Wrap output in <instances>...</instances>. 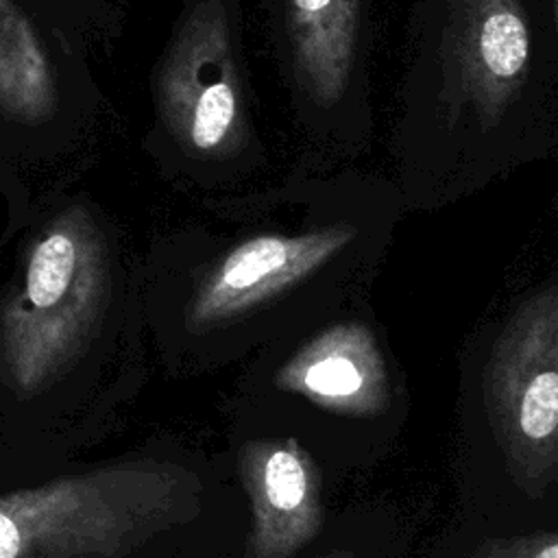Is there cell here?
<instances>
[{
	"label": "cell",
	"mask_w": 558,
	"mask_h": 558,
	"mask_svg": "<svg viewBox=\"0 0 558 558\" xmlns=\"http://www.w3.org/2000/svg\"><path fill=\"white\" fill-rule=\"evenodd\" d=\"M388 148L447 196L558 148V0H412Z\"/></svg>",
	"instance_id": "6da1fadb"
},
{
	"label": "cell",
	"mask_w": 558,
	"mask_h": 558,
	"mask_svg": "<svg viewBox=\"0 0 558 558\" xmlns=\"http://www.w3.org/2000/svg\"><path fill=\"white\" fill-rule=\"evenodd\" d=\"M244 17V0H181L148 81L144 148L163 172L214 183L266 161Z\"/></svg>",
	"instance_id": "7a4b0ae2"
},
{
	"label": "cell",
	"mask_w": 558,
	"mask_h": 558,
	"mask_svg": "<svg viewBox=\"0 0 558 558\" xmlns=\"http://www.w3.org/2000/svg\"><path fill=\"white\" fill-rule=\"evenodd\" d=\"M381 0H259L305 157L351 159L375 133L373 52Z\"/></svg>",
	"instance_id": "3957f363"
},
{
	"label": "cell",
	"mask_w": 558,
	"mask_h": 558,
	"mask_svg": "<svg viewBox=\"0 0 558 558\" xmlns=\"http://www.w3.org/2000/svg\"><path fill=\"white\" fill-rule=\"evenodd\" d=\"M109 299L105 235L83 205L33 242L22 286L0 310V373L22 399L48 388L85 349Z\"/></svg>",
	"instance_id": "277c9868"
},
{
	"label": "cell",
	"mask_w": 558,
	"mask_h": 558,
	"mask_svg": "<svg viewBox=\"0 0 558 558\" xmlns=\"http://www.w3.org/2000/svg\"><path fill=\"white\" fill-rule=\"evenodd\" d=\"M181 475L124 462L0 495V558H124L174 521Z\"/></svg>",
	"instance_id": "5b68a950"
},
{
	"label": "cell",
	"mask_w": 558,
	"mask_h": 558,
	"mask_svg": "<svg viewBox=\"0 0 558 558\" xmlns=\"http://www.w3.org/2000/svg\"><path fill=\"white\" fill-rule=\"evenodd\" d=\"M486 403L517 473L549 480L558 460V290L536 292L501 329L486 368Z\"/></svg>",
	"instance_id": "8992f818"
},
{
	"label": "cell",
	"mask_w": 558,
	"mask_h": 558,
	"mask_svg": "<svg viewBox=\"0 0 558 558\" xmlns=\"http://www.w3.org/2000/svg\"><path fill=\"white\" fill-rule=\"evenodd\" d=\"M360 235L347 216L314 220L294 231H257L225 251L190 299L192 327L231 320L307 279Z\"/></svg>",
	"instance_id": "52a82bcc"
},
{
	"label": "cell",
	"mask_w": 558,
	"mask_h": 558,
	"mask_svg": "<svg viewBox=\"0 0 558 558\" xmlns=\"http://www.w3.org/2000/svg\"><path fill=\"white\" fill-rule=\"evenodd\" d=\"M251 499V558H290L320 530V486L312 458L292 440H251L240 449Z\"/></svg>",
	"instance_id": "ba28073f"
},
{
	"label": "cell",
	"mask_w": 558,
	"mask_h": 558,
	"mask_svg": "<svg viewBox=\"0 0 558 558\" xmlns=\"http://www.w3.org/2000/svg\"><path fill=\"white\" fill-rule=\"evenodd\" d=\"M277 384L320 408L357 416L375 414L388 401L386 364L362 323H340L320 331L277 373Z\"/></svg>",
	"instance_id": "9c48e42d"
},
{
	"label": "cell",
	"mask_w": 558,
	"mask_h": 558,
	"mask_svg": "<svg viewBox=\"0 0 558 558\" xmlns=\"http://www.w3.org/2000/svg\"><path fill=\"white\" fill-rule=\"evenodd\" d=\"M57 107L59 87L44 41L13 0H0V113L41 124Z\"/></svg>",
	"instance_id": "30bf717a"
},
{
	"label": "cell",
	"mask_w": 558,
	"mask_h": 558,
	"mask_svg": "<svg viewBox=\"0 0 558 558\" xmlns=\"http://www.w3.org/2000/svg\"><path fill=\"white\" fill-rule=\"evenodd\" d=\"M475 558H558V538L554 532H538L532 536L497 541Z\"/></svg>",
	"instance_id": "8fae6325"
}]
</instances>
